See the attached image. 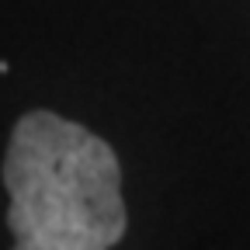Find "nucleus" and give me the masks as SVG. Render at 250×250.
I'll use <instances>...</instances> for the list:
<instances>
[{"label":"nucleus","instance_id":"1","mask_svg":"<svg viewBox=\"0 0 250 250\" xmlns=\"http://www.w3.org/2000/svg\"><path fill=\"white\" fill-rule=\"evenodd\" d=\"M4 188L7 229L21 250H108L125 233L115 149L56 111L18 118Z\"/></svg>","mask_w":250,"mask_h":250}]
</instances>
